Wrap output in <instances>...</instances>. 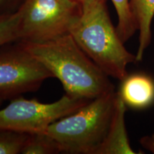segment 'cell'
Segmentation results:
<instances>
[{
  "instance_id": "6da1fadb",
  "label": "cell",
  "mask_w": 154,
  "mask_h": 154,
  "mask_svg": "<svg viewBox=\"0 0 154 154\" xmlns=\"http://www.w3.org/2000/svg\"><path fill=\"white\" fill-rule=\"evenodd\" d=\"M19 42L59 80L69 96L90 101L115 91L109 76L69 34L43 43Z\"/></svg>"
},
{
  "instance_id": "7a4b0ae2",
  "label": "cell",
  "mask_w": 154,
  "mask_h": 154,
  "mask_svg": "<svg viewBox=\"0 0 154 154\" xmlns=\"http://www.w3.org/2000/svg\"><path fill=\"white\" fill-rule=\"evenodd\" d=\"M69 34L109 76L123 80L127 66L136 56L126 49L109 17L106 0H84L81 11L71 24Z\"/></svg>"
},
{
  "instance_id": "3957f363",
  "label": "cell",
  "mask_w": 154,
  "mask_h": 154,
  "mask_svg": "<svg viewBox=\"0 0 154 154\" xmlns=\"http://www.w3.org/2000/svg\"><path fill=\"white\" fill-rule=\"evenodd\" d=\"M117 92L90 100L74 112L54 121L45 132L61 153L98 154L114 113Z\"/></svg>"
},
{
  "instance_id": "277c9868",
  "label": "cell",
  "mask_w": 154,
  "mask_h": 154,
  "mask_svg": "<svg viewBox=\"0 0 154 154\" xmlns=\"http://www.w3.org/2000/svg\"><path fill=\"white\" fill-rule=\"evenodd\" d=\"M20 13L18 42L43 43L69 34L81 11L77 0H24Z\"/></svg>"
},
{
  "instance_id": "5b68a950",
  "label": "cell",
  "mask_w": 154,
  "mask_h": 154,
  "mask_svg": "<svg viewBox=\"0 0 154 154\" xmlns=\"http://www.w3.org/2000/svg\"><path fill=\"white\" fill-rule=\"evenodd\" d=\"M88 101L65 94L52 103L18 96L0 109V128L25 134L44 132L51 124L70 114Z\"/></svg>"
},
{
  "instance_id": "8992f818",
  "label": "cell",
  "mask_w": 154,
  "mask_h": 154,
  "mask_svg": "<svg viewBox=\"0 0 154 154\" xmlns=\"http://www.w3.org/2000/svg\"><path fill=\"white\" fill-rule=\"evenodd\" d=\"M0 49V99H12L38 89L53 75L19 42Z\"/></svg>"
},
{
  "instance_id": "52a82bcc",
  "label": "cell",
  "mask_w": 154,
  "mask_h": 154,
  "mask_svg": "<svg viewBox=\"0 0 154 154\" xmlns=\"http://www.w3.org/2000/svg\"><path fill=\"white\" fill-rule=\"evenodd\" d=\"M117 93L126 106L134 109H145L154 101V82L141 74L127 75Z\"/></svg>"
},
{
  "instance_id": "ba28073f",
  "label": "cell",
  "mask_w": 154,
  "mask_h": 154,
  "mask_svg": "<svg viewBox=\"0 0 154 154\" xmlns=\"http://www.w3.org/2000/svg\"><path fill=\"white\" fill-rule=\"evenodd\" d=\"M126 106L117 93L114 113L106 138L98 154L136 153L128 140L125 125Z\"/></svg>"
},
{
  "instance_id": "9c48e42d",
  "label": "cell",
  "mask_w": 154,
  "mask_h": 154,
  "mask_svg": "<svg viewBox=\"0 0 154 154\" xmlns=\"http://www.w3.org/2000/svg\"><path fill=\"white\" fill-rule=\"evenodd\" d=\"M130 7L136 29L139 32V44L136 57V61H140L151 42L154 0H130Z\"/></svg>"
},
{
  "instance_id": "30bf717a",
  "label": "cell",
  "mask_w": 154,
  "mask_h": 154,
  "mask_svg": "<svg viewBox=\"0 0 154 154\" xmlns=\"http://www.w3.org/2000/svg\"><path fill=\"white\" fill-rule=\"evenodd\" d=\"M61 153L57 142L44 132L28 134L22 154H57Z\"/></svg>"
},
{
  "instance_id": "8fae6325",
  "label": "cell",
  "mask_w": 154,
  "mask_h": 154,
  "mask_svg": "<svg viewBox=\"0 0 154 154\" xmlns=\"http://www.w3.org/2000/svg\"><path fill=\"white\" fill-rule=\"evenodd\" d=\"M116 11L118 24L116 29L125 44L137 31L130 7V0H111Z\"/></svg>"
},
{
  "instance_id": "7c38bea8",
  "label": "cell",
  "mask_w": 154,
  "mask_h": 154,
  "mask_svg": "<svg viewBox=\"0 0 154 154\" xmlns=\"http://www.w3.org/2000/svg\"><path fill=\"white\" fill-rule=\"evenodd\" d=\"M20 13L0 14V49L7 44L18 42Z\"/></svg>"
},
{
  "instance_id": "4fadbf2b",
  "label": "cell",
  "mask_w": 154,
  "mask_h": 154,
  "mask_svg": "<svg viewBox=\"0 0 154 154\" xmlns=\"http://www.w3.org/2000/svg\"><path fill=\"white\" fill-rule=\"evenodd\" d=\"M28 134L0 128V154L22 153Z\"/></svg>"
},
{
  "instance_id": "5bb4252c",
  "label": "cell",
  "mask_w": 154,
  "mask_h": 154,
  "mask_svg": "<svg viewBox=\"0 0 154 154\" xmlns=\"http://www.w3.org/2000/svg\"><path fill=\"white\" fill-rule=\"evenodd\" d=\"M24 0H0V14H11L17 11Z\"/></svg>"
},
{
  "instance_id": "9a60e30c",
  "label": "cell",
  "mask_w": 154,
  "mask_h": 154,
  "mask_svg": "<svg viewBox=\"0 0 154 154\" xmlns=\"http://www.w3.org/2000/svg\"><path fill=\"white\" fill-rule=\"evenodd\" d=\"M144 146L146 149L154 153V136L152 137H149L146 140L145 143H144Z\"/></svg>"
},
{
  "instance_id": "2e32d148",
  "label": "cell",
  "mask_w": 154,
  "mask_h": 154,
  "mask_svg": "<svg viewBox=\"0 0 154 154\" xmlns=\"http://www.w3.org/2000/svg\"><path fill=\"white\" fill-rule=\"evenodd\" d=\"M3 101H4V100H2V99H0V105H1Z\"/></svg>"
},
{
  "instance_id": "e0dca14e",
  "label": "cell",
  "mask_w": 154,
  "mask_h": 154,
  "mask_svg": "<svg viewBox=\"0 0 154 154\" xmlns=\"http://www.w3.org/2000/svg\"><path fill=\"white\" fill-rule=\"evenodd\" d=\"M77 1H79V2H82L84 1V0H77Z\"/></svg>"
}]
</instances>
